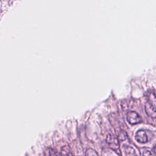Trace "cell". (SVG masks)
Instances as JSON below:
<instances>
[{
    "mask_svg": "<svg viewBox=\"0 0 156 156\" xmlns=\"http://www.w3.org/2000/svg\"><path fill=\"white\" fill-rule=\"evenodd\" d=\"M136 140L140 143H146L147 142V136L146 131L143 129L138 130L135 135Z\"/></svg>",
    "mask_w": 156,
    "mask_h": 156,
    "instance_id": "277c9868",
    "label": "cell"
},
{
    "mask_svg": "<svg viewBox=\"0 0 156 156\" xmlns=\"http://www.w3.org/2000/svg\"><path fill=\"white\" fill-rule=\"evenodd\" d=\"M143 156H151V152L149 151H144L143 152Z\"/></svg>",
    "mask_w": 156,
    "mask_h": 156,
    "instance_id": "8fae6325",
    "label": "cell"
},
{
    "mask_svg": "<svg viewBox=\"0 0 156 156\" xmlns=\"http://www.w3.org/2000/svg\"><path fill=\"white\" fill-rule=\"evenodd\" d=\"M146 113L151 117L156 118V107L149 101H147L144 105Z\"/></svg>",
    "mask_w": 156,
    "mask_h": 156,
    "instance_id": "3957f363",
    "label": "cell"
},
{
    "mask_svg": "<svg viewBox=\"0 0 156 156\" xmlns=\"http://www.w3.org/2000/svg\"><path fill=\"white\" fill-rule=\"evenodd\" d=\"M49 155L50 156H61V155L57 151L53 149H49Z\"/></svg>",
    "mask_w": 156,
    "mask_h": 156,
    "instance_id": "30bf717a",
    "label": "cell"
},
{
    "mask_svg": "<svg viewBox=\"0 0 156 156\" xmlns=\"http://www.w3.org/2000/svg\"><path fill=\"white\" fill-rule=\"evenodd\" d=\"M149 101L156 107V96L152 93H151L150 94V97H149Z\"/></svg>",
    "mask_w": 156,
    "mask_h": 156,
    "instance_id": "9c48e42d",
    "label": "cell"
},
{
    "mask_svg": "<svg viewBox=\"0 0 156 156\" xmlns=\"http://www.w3.org/2000/svg\"><path fill=\"white\" fill-rule=\"evenodd\" d=\"M124 149L126 156H138L133 147L129 145H125L124 146Z\"/></svg>",
    "mask_w": 156,
    "mask_h": 156,
    "instance_id": "5b68a950",
    "label": "cell"
},
{
    "mask_svg": "<svg viewBox=\"0 0 156 156\" xmlns=\"http://www.w3.org/2000/svg\"><path fill=\"white\" fill-rule=\"evenodd\" d=\"M85 156H99L96 151L93 149H88L85 152Z\"/></svg>",
    "mask_w": 156,
    "mask_h": 156,
    "instance_id": "ba28073f",
    "label": "cell"
},
{
    "mask_svg": "<svg viewBox=\"0 0 156 156\" xmlns=\"http://www.w3.org/2000/svg\"><path fill=\"white\" fill-rule=\"evenodd\" d=\"M106 142L109 147L119 155H121V152L119 147V140L117 136L112 133H108L106 137Z\"/></svg>",
    "mask_w": 156,
    "mask_h": 156,
    "instance_id": "6da1fadb",
    "label": "cell"
},
{
    "mask_svg": "<svg viewBox=\"0 0 156 156\" xmlns=\"http://www.w3.org/2000/svg\"><path fill=\"white\" fill-rule=\"evenodd\" d=\"M152 152H154V154L155 155H156V144L154 146V147L152 148Z\"/></svg>",
    "mask_w": 156,
    "mask_h": 156,
    "instance_id": "7c38bea8",
    "label": "cell"
},
{
    "mask_svg": "<svg viewBox=\"0 0 156 156\" xmlns=\"http://www.w3.org/2000/svg\"><path fill=\"white\" fill-rule=\"evenodd\" d=\"M61 156H73L71 149L68 145H65L61 149Z\"/></svg>",
    "mask_w": 156,
    "mask_h": 156,
    "instance_id": "8992f818",
    "label": "cell"
},
{
    "mask_svg": "<svg viewBox=\"0 0 156 156\" xmlns=\"http://www.w3.org/2000/svg\"><path fill=\"white\" fill-rule=\"evenodd\" d=\"M127 133L124 130H120L119 132H118L117 134V138L120 141H124L127 139Z\"/></svg>",
    "mask_w": 156,
    "mask_h": 156,
    "instance_id": "52a82bcc",
    "label": "cell"
},
{
    "mask_svg": "<svg viewBox=\"0 0 156 156\" xmlns=\"http://www.w3.org/2000/svg\"><path fill=\"white\" fill-rule=\"evenodd\" d=\"M127 119L132 124H135L141 122L142 118L140 115L135 111H130L127 113Z\"/></svg>",
    "mask_w": 156,
    "mask_h": 156,
    "instance_id": "7a4b0ae2",
    "label": "cell"
}]
</instances>
